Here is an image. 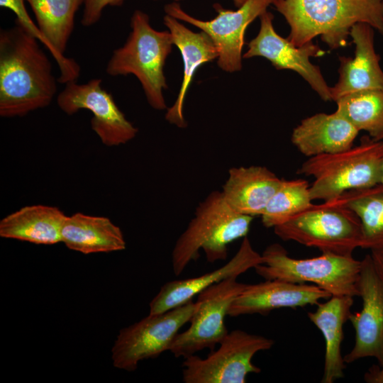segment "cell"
<instances>
[{"label":"cell","mask_w":383,"mask_h":383,"mask_svg":"<svg viewBox=\"0 0 383 383\" xmlns=\"http://www.w3.org/2000/svg\"><path fill=\"white\" fill-rule=\"evenodd\" d=\"M66 215L55 206L32 205L21 208L0 221V236L37 245L61 242Z\"/></svg>","instance_id":"cb8c5ba5"},{"label":"cell","mask_w":383,"mask_h":383,"mask_svg":"<svg viewBox=\"0 0 383 383\" xmlns=\"http://www.w3.org/2000/svg\"><path fill=\"white\" fill-rule=\"evenodd\" d=\"M196 303L192 300L156 314L120 331L111 349L115 367L126 371L137 369L140 361L155 358L170 348L181 328L189 322Z\"/></svg>","instance_id":"9c48e42d"},{"label":"cell","mask_w":383,"mask_h":383,"mask_svg":"<svg viewBox=\"0 0 383 383\" xmlns=\"http://www.w3.org/2000/svg\"><path fill=\"white\" fill-rule=\"evenodd\" d=\"M363 378L367 383H383V364L373 365L365 373Z\"/></svg>","instance_id":"f546056e"},{"label":"cell","mask_w":383,"mask_h":383,"mask_svg":"<svg viewBox=\"0 0 383 383\" xmlns=\"http://www.w3.org/2000/svg\"><path fill=\"white\" fill-rule=\"evenodd\" d=\"M245 285L233 277L199 293L189 328L177 335L169 351L175 357L186 358L206 348L213 350L228 334L226 316Z\"/></svg>","instance_id":"30bf717a"},{"label":"cell","mask_w":383,"mask_h":383,"mask_svg":"<svg viewBox=\"0 0 383 383\" xmlns=\"http://www.w3.org/2000/svg\"><path fill=\"white\" fill-rule=\"evenodd\" d=\"M331 294L318 286L296 284L280 279H266L257 284H246L231 304L228 316L265 315L281 308L304 307L318 304Z\"/></svg>","instance_id":"9a60e30c"},{"label":"cell","mask_w":383,"mask_h":383,"mask_svg":"<svg viewBox=\"0 0 383 383\" xmlns=\"http://www.w3.org/2000/svg\"><path fill=\"white\" fill-rule=\"evenodd\" d=\"M35 16L38 26L51 47V54L60 68L58 82L76 81L80 67L65 56L68 40L73 31L75 13L84 0H26Z\"/></svg>","instance_id":"ac0fdd59"},{"label":"cell","mask_w":383,"mask_h":383,"mask_svg":"<svg viewBox=\"0 0 383 383\" xmlns=\"http://www.w3.org/2000/svg\"><path fill=\"white\" fill-rule=\"evenodd\" d=\"M273 345L272 339L235 329L205 358L196 355L184 358L182 380L185 383H244L248 374L261 371L252 362L254 355Z\"/></svg>","instance_id":"ba28073f"},{"label":"cell","mask_w":383,"mask_h":383,"mask_svg":"<svg viewBox=\"0 0 383 383\" xmlns=\"http://www.w3.org/2000/svg\"><path fill=\"white\" fill-rule=\"evenodd\" d=\"M297 47L321 36L331 49L345 47L351 28L365 23L383 35V0H274Z\"/></svg>","instance_id":"7a4b0ae2"},{"label":"cell","mask_w":383,"mask_h":383,"mask_svg":"<svg viewBox=\"0 0 383 383\" xmlns=\"http://www.w3.org/2000/svg\"><path fill=\"white\" fill-rule=\"evenodd\" d=\"M337 200L351 209L360 221V248L370 251L383 248V185L350 191Z\"/></svg>","instance_id":"d4e9b609"},{"label":"cell","mask_w":383,"mask_h":383,"mask_svg":"<svg viewBox=\"0 0 383 383\" xmlns=\"http://www.w3.org/2000/svg\"><path fill=\"white\" fill-rule=\"evenodd\" d=\"M309 182L303 179H282L261 214L266 228L285 223L313 204Z\"/></svg>","instance_id":"4316f807"},{"label":"cell","mask_w":383,"mask_h":383,"mask_svg":"<svg viewBox=\"0 0 383 383\" xmlns=\"http://www.w3.org/2000/svg\"><path fill=\"white\" fill-rule=\"evenodd\" d=\"M370 252L374 266L378 274L383 279V248Z\"/></svg>","instance_id":"4dcf8cb0"},{"label":"cell","mask_w":383,"mask_h":383,"mask_svg":"<svg viewBox=\"0 0 383 383\" xmlns=\"http://www.w3.org/2000/svg\"><path fill=\"white\" fill-rule=\"evenodd\" d=\"M253 216L233 209L221 191L211 192L196 208L194 216L177 240L172 252L173 273L179 276L203 250L206 260H224L228 245L247 236Z\"/></svg>","instance_id":"3957f363"},{"label":"cell","mask_w":383,"mask_h":383,"mask_svg":"<svg viewBox=\"0 0 383 383\" xmlns=\"http://www.w3.org/2000/svg\"><path fill=\"white\" fill-rule=\"evenodd\" d=\"M382 150L383 140L364 136L348 150L308 157L298 172L313 178V201H334L348 192L379 184Z\"/></svg>","instance_id":"5b68a950"},{"label":"cell","mask_w":383,"mask_h":383,"mask_svg":"<svg viewBox=\"0 0 383 383\" xmlns=\"http://www.w3.org/2000/svg\"><path fill=\"white\" fill-rule=\"evenodd\" d=\"M57 92L52 64L38 40L16 21L0 32V116L23 117Z\"/></svg>","instance_id":"6da1fadb"},{"label":"cell","mask_w":383,"mask_h":383,"mask_svg":"<svg viewBox=\"0 0 383 383\" xmlns=\"http://www.w3.org/2000/svg\"><path fill=\"white\" fill-rule=\"evenodd\" d=\"M359 132L336 111L318 113L303 119L294 128L291 140L301 154L310 157L350 148Z\"/></svg>","instance_id":"ffe728a7"},{"label":"cell","mask_w":383,"mask_h":383,"mask_svg":"<svg viewBox=\"0 0 383 383\" xmlns=\"http://www.w3.org/2000/svg\"><path fill=\"white\" fill-rule=\"evenodd\" d=\"M261 255L262 263L254 269L265 279L313 284L331 296H359L357 282L361 260L353 256L322 253L315 257L296 259L278 243L268 245Z\"/></svg>","instance_id":"8992f818"},{"label":"cell","mask_w":383,"mask_h":383,"mask_svg":"<svg viewBox=\"0 0 383 383\" xmlns=\"http://www.w3.org/2000/svg\"><path fill=\"white\" fill-rule=\"evenodd\" d=\"M273 229L280 239L317 248L321 253L353 256L362 244L358 217L337 199L313 204Z\"/></svg>","instance_id":"52a82bcc"},{"label":"cell","mask_w":383,"mask_h":383,"mask_svg":"<svg viewBox=\"0 0 383 383\" xmlns=\"http://www.w3.org/2000/svg\"><path fill=\"white\" fill-rule=\"evenodd\" d=\"M131 27L126 42L113 51L106 72L113 77L135 75L150 106L164 110L167 106L163 90L167 89L164 66L172 51V35L170 31L154 29L148 14L140 10L133 12Z\"/></svg>","instance_id":"277c9868"},{"label":"cell","mask_w":383,"mask_h":383,"mask_svg":"<svg viewBox=\"0 0 383 383\" xmlns=\"http://www.w3.org/2000/svg\"><path fill=\"white\" fill-rule=\"evenodd\" d=\"M174 1H179V0H174ZM233 1L234 2L235 6L237 8H239L241 6H243V4L246 1V0H233Z\"/></svg>","instance_id":"d6a6232c"},{"label":"cell","mask_w":383,"mask_h":383,"mask_svg":"<svg viewBox=\"0 0 383 383\" xmlns=\"http://www.w3.org/2000/svg\"><path fill=\"white\" fill-rule=\"evenodd\" d=\"M26 0H0V6L11 10L16 16V22L25 28L31 35H33L38 41L42 43L51 53V47L41 33L38 26H36L34 22L30 19L24 1Z\"/></svg>","instance_id":"83f0119b"},{"label":"cell","mask_w":383,"mask_h":383,"mask_svg":"<svg viewBox=\"0 0 383 383\" xmlns=\"http://www.w3.org/2000/svg\"><path fill=\"white\" fill-rule=\"evenodd\" d=\"M336 112L375 140L383 133V91L363 90L335 101Z\"/></svg>","instance_id":"484cf974"},{"label":"cell","mask_w":383,"mask_h":383,"mask_svg":"<svg viewBox=\"0 0 383 383\" xmlns=\"http://www.w3.org/2000/svg\"><path fill=\"white\" fill-rule=\"evenodd\" d=\"M261 263L262 255L245 236L234 256L219 268L199 277L165 283L150 301L149 313H162L184 304L211 286L229 277H238Z\"/></svg>","instance_id":"2e32d148"},{"label":"cell","mask_w":383,"mask_h":383,"mask_svg":"<svg viewBox=\"0 0 383 383\" xmlns=\"http://www.w3.org/2000/svg\"><path fill=\"white\" fill-rule=\"evenodd\" d=\"M362 309L351 313L348 321L354 328L355 344L343 357L345 363L374 357L383 364V279L376 270L370 254L361 260L357 282Z\"/></svg>","instance_id":"5bb4252c"},{"label":"cell","mask_w":383,"mask_h":383,"mask_svg":"<svg viewBox=\"0 0 383 383\" xmlns=\"http://www.w3.org/2000/svg\"><path fill=\"white\" fill-rule=\"evenodd\" d=\"M282 181L263 166L232 167L221 192L233 209L254 217L261 216Z\"/></svg>","instance_id":"44dd1931"},{"label":"cell","mask_w":383,"mask_h":383,"mask_svg":"<svg viewBox=\"0 0 383 383\" xmlns=\"http://www.w3.org/2000/svg\"><path fill=\"white\" fill-rule=\"evenodd\" d=\"M126 0H84V10L81 23L85 27L91 26L99 21L105 7L118 6Z\"/></svg>","instance_id":"f1b7e54d"},{"label":"cell","mask_w":383,"mask_h":383,"mask_svg":"<svg viewBox=\"0 0 383 383\" xmlns=\"http://www.w3.org/2000/svg\"><path fill=\"white\" fill-rule=\"evenodd\" d=\"M260 19L259 33L248 43V50L243 58L263 57L278 70L294 71L323 100L331 101V87L326 84L319 67L310 62V57L323 56L326 52L312 41L297 47L288 38L280 36L273 26L274 16L267 11L260 16Z\"/></svg>","instance_id":"4fadbf2b"},{"label":"cell","mask_w":383,"mask_h":383,"mask_svg":"<svg viewBox=\"0 0 383 383\" xmlns=\"http://www.w3.org/2000/svg\"><path fill=\"white\" fill-rule=\"evenodd\" d=\"M163 21L172 35L173 44L179 50L183 62V79L174 104L167 109L165 119L178 128L187 127L183 115L184 99L193 77L204 63L218 58V52L211 38L204 31L195 33L179 23L177 18L166 14Z\"/></svg>","instance_id":"d6986e66"},{"label":"cell","mask_w":383,"mask_h":383,"mask_svg":"<svg viewBox=\"0 0 383 383\" xmlns=\"http://www.w3.org/2000/svg\"><path fill=\"white\" fill-rule=\"evenodd\" d=\"M61 242L69 249L83 254L126 248L122 231L109 218L79 212L66 216L61 231Z\"/></svg>","instance_id":"603a6c76"},{"label":"cell","mask_w":383,"mask_h":383,"mask_svg":"<svg viewBox=\"0 0 383 383\" xmlns=\"http://www.w3.org/2000/svg\"><path fill=\"white\" fill-rule=\"evenodd\" d=\"M379 184L383 185V150L380 162Z\"/></svg>","instance_id":"1f68e13d"},{"label":"cell","mask_w":383,"mask_h":383,"mask_svg":"<svg viewBox=\"0 0 383 383\" xmlns=\"http://www.w3.org/2000/svg\"><path fill=\"white\" fill-rule=\"evenodd\" d=\"M350 35L355 45L354 57H339V77L331 87L333 101L345 95L363 90L383 91V71L380 57L375 52L374 28L358 23L350 29Z\"/></svg>","instance_id":"e0dca14e"},{"label":"cell","mask_w":383,"mask_h":383,"mask_svg":"<svg viewBox=\"0 0 383 383\" xmlns=\"http://www.w3.org/2000/svg\"><path fill=\"white\" fill-rule=\"evenodd\" d=\"M274 0H246L236 11L224 9L219 4H213L216 18L201 21L185 12L181 6L173 2L165 6L166 14L185 21L205 32L212 40L218 52V66L223 71L234 72L242 68V49L247 27Z\"/></svg>","instance_id":"8fae6325"},{"label":"cell","mask_w":383,"mask_h":383,"mask_svg":"<svg viewBox=\"0 0 383 383\" xmlns=\"http://www.w3.org/2000/svg\"><path fill=\"white\" fill-rule=\"evenodd\" d=\"M383 140V133L380 135L379 140Z\"/></svg>","instance_id":"836d02e7"},{"label":"cell","mask_w":383,"mask_h":383,"mask_svg":"<svg viewBox=\"0 0 383 383\" xmlns=\"http://www.w3.org/2000/svg\"><path fill=\"white\" fill-rule=\"evenodd\" d=\"M353 302L350 296H331L326 301L318 303L315 311L307 313L325 340L322 383H333L344 377L345 362L341 354L343 326L349 319Z\"/></svg>","instance_id":"7402d4cb"},{"label":"cell","mask_w":383,"mask_h":383,"mask_svg":"<svg viewBox=\"0 0 383 383\" xmlns=\"http://www.w3.org/2000/svg\"><path fill=\"white\" fill-rule=\"evenodd\" d=\"M57 104L65 113L72 115L81 109L90 111L91 129L106 146H118L133 139L138 130L125 116L112 95L105 90L100 79L84 84L76 81L65 84L57 95Z\"/></svg>","instance_id":"7c38bea8"}]
</instances>
